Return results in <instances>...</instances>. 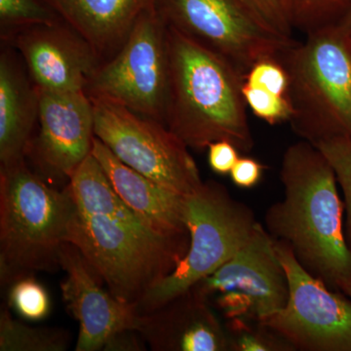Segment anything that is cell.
Segmentation results:
<instances>
[{
    "mask_svg": "<svg viewBox=\"0 0 351 351\" xmlns=\"http://www.w3.org/2000/svg\"><path fill=\"white\" fill-rule=\"evenodd\" d=\"M280 179L284 197L267 210L265 230L311 276L341 291L351 278V249L331 164L315 145L302 140L286 149Z\"/></svg>",
    "mask_w": 351,
    "mask_h": 351,
    "instance_id": "obj_1",
    "label": "cell"
},
{
    "mask_svg": "<svg viewBox=\"0 0 351 351\" xmlns=\"http://www.w3.org/2000/svg\"><path fill=\"white\" fill-rule=\"evenodd\" d=\"M167 38L165 125L189 149L228 141L239 152H250L255 144L242 93L243 76L223 57L170 25Z\"/></svg>",
    "mask_w": 351,
    "mask_h": 351,
    "instance_id": "obj_2",
    "label": "cell"
},
{
    "mask_svg": "<svg viewBox=\"0 0 351 351\" xmlns=\"http://www.w3.org/2000/svg\"><path fill=\"white\" fill-rule=\"evenodd\" d=\"M77 209L69 186L59 191L25 161L0 169V279L8 285L60 267Z\"/></svg>",
    "mask_w": 351,
    "mask_h": 351,
    "instance_id": "obj_3",
    "label": "cell"
},
{
    "mask_svg": "<svg viewBox=\"0 0 351 351\" xmlns=\"http://www.w3.org/2000/svg\"><path fill=\"white\" fill-rule=\"evenodd\" d=\"M289 76V120L302 140L316 144L351 136V47L338 25L306 34L281 55Z\"/></svg>",
    "mask_w": 351,
    "mask_h": 351,
    "instance_id": "obj_4",
    "label": "cell"
},
{
    "mask_svg": "<svg viewBox=\"0 0 351 351\" xmlns=\"http://www.w3.org/2000/svg\"><path fill=\"white\" fill-rule=\"evenodd\" d=\"M69 243L75 245L117 299L138 304L181 263L189 240L138 234L112 219L76 209Z\"/></svg>",
    "mask_w": 351,
    "mask_h": 351,
    "instance_id": "obj_5",
    "label": "cell"
},
{
    "mask_svg": "<svg viewBox=\"0 0 351 351\" xmlns=\"http://www.w3.org/2000/svg\"><path fill=\"white\" fill-rule=\"evenodd\" d=\"M184 221L189 233L186 256L137 304L147 313L184 294L216 271L241 248L258 225L250 208L233 199L225 186L203 182L186 195Z\"/></svg>",
    "mask_w": 351,
    "mask_h": 351,
    "instance_id": "obj_6",
    "label": "cell"
},
{
    "mask_svg": "<svg viewBox=\"0 0 351 351\" xmlns=\"http://www.w3.org/2000/svg\"><path fill=\"white\" fill-rule=\"evenodd\" d=\"M168 25L156 4L140 16L125 43L88 82L89 97L107 99L165 124L169 84Z\"/></svg>",
    "mask_w": 351,
    "mask_h": 351,
    "instance_id": "obj_7",
    "label": "cell"
},
{
    "mask_svg": "<svg viewBox=\"0 0 351 351\" xmlns=\"http://www.w3.org/2000/svg\"><path fill=\"white\" fill-rule=\"evenodd\" d=\"M95 136L132 169L182 195L202 186L188 145L165 124L141 117L107 99L89 97Z\"/></svg>",
    "mask_w": 351,
    "mask_h": 351,
    "instance_id": "obj_8",
    "label": "cell"
},
{
    "mask_svg": "<svg viewBox=\"0 0 351 351\" xmlns=\"http://www.w3.org/2000/svg\"><path fill=\"white\" fill-rule=\"evenodd\" d=\"M166 24L213 51L246 76L265 59L279 60L298 41L265 29L239 0H156Z\"/></svg>",
    "mask_w": 351,
    "mask_h": 351,
    "instance_id": "obj_9",
    "label": "cell"
},
{
    "mask_svg": "<svg viewBox=\"0 0 351 351\" xmlns=\"http://www.w3.org/2000/svg\"><path fill=\"white\" fill-rule=\"evenodd\" d=\"M289 285L287 304L258 322L302 350L351 351V299L332 290L300 265L292 251L276 241Z\"/></svg>",
    "mask_w": 351,
    "mask_h": 351,
    "instance_id": "obj_10",
    "label": "cell"
},
{
    "mask_svg": "<svg viewBox=\"0 0 351 351\" xmlns=\"http://www.w3.org/2000/svg\"><path fill=\"white\" fill-rule=\"evenodd\" d=\"M191 289L208 301L216 298L217 307L230 320L262 322L281 311L289 297L276 240L261 223L228 262Z\"/></svg>",
    "mask_w": 351,
    "mask_h": 351,
    "instance_id": "obj_11",
    "label": "cell"
},
{
    "mask_svg": "<svg viewBox=\"0 0 351 351\" xmlns=\"http://www.w3.org/2000/svg\"><path fill=\"white\" fill-rule=\"evenodd\" d=\"M38 91L39 132L27 156L51 177L69 180L91 154L93 104L85 91Z\"/></svg>",
    "mask_w": 351,
    "mask_h": 351,
    "instance_id": "obj_12",
    "label": "cell"
},
{
    "mask_svg": "<svg viewBox=\"0 0 351 351\" xmlns=\"http://www.w3.org/2000/svg\"><path fill=\"white\" fill-rule=\"evenodd\" d=\"M60 267L66 274L61 283L64 302L80 324L76 351L104 350L117 334L138 331L137 304L106 292L98 282L100 277L75 245L62 247Z\"/></svg>",
    "mask_w": 351,
    "mask_h": 351,
    "instance_id": "obj_13",
    "label": "cell"
},
{
    "mask_svg": "<svg viewBox=\"0 0 351 351\" xmlns=\"http://www.w3.org/2000/svg\"><path fill=\"white\" fill-rule=\"evenodd\" d=\"M14 43L32 82L45 91H85L101 64L96 51L66 23L23 27Z\"/></svg>",
    "mask_w": 351,
    "mask_h": 351,
    "instance_id": "obj_14",
    "label": "cell"
},
{
    "mask_svg": "<svg viewBox=\"0 0 351 351\" xmlns=\"http://www.w3.org/2000/svg\"><path fill=\"white\" fill-rule=\"evenodd\" d=\"M137 332L152 350L221 351L230 348V338L208 300L193 289L141 314Z\"/></svg>",
    "mask_w": 351,
    "mask_h": 351,
    "instance_id": "obj_15",
    "label": "cell"
},
{
    "mask_svg": "<svg viewBox=\"0 0 351 351\" xmlns=\"http://www.w3.org/2000/svg\"><path fill=\"white\" fill-rule=\"evenodd\" d=\"M92 156L99 161L120 198L157 237L189 240L184 221L186 195L174 193L127 166L95 136Z\"/></svg>",
    "mask_w": 351,
    "mask_h": 351,
    "instance_id": "obj_16",
    "label": "cell"
},
{
    "mask_svg": "<svg viewBox=\"0 0 351 351\" xmlns=\"http://www.w3.org/2000/svg\"><path fill=\"white\" fill-rule=\"evenodd\" d=\"M38 121V91L11 51L0 56V162L24 161Z\"/></svg>",
    "mask_w": 351,
    "mask_h": 351,
    "instance_id": "obj_17",
    "label": "cell"
},
{
    "mask_svg": "<svg viewBox=\"0 0 351 351\" xmlns=\"http://www.w3.org/2000/svg\"><path fill=\"white\" fill-rule=\"evenodd\" d=\"M99 56L115 54L156 0H45Z\"/></svg>",
    "mask_w": 351,
    "mask_h": 351,
    "instance_id": "obj_18",
    "label": "cell"
},
{
    "mask_svg": "<svg viewBox=\"0 0 351 351\" xmlns=\"http://www.w3.org/2000/svg\"><path fill=\"white\" fill-rule=\"evenodd\" d=\"M68 186L78 209L83 213L106 217L145 237L165 239L152 232L127 206L92 154L78 166Z\"/></svg>",
    "mask_w": 351,
    "mask_h": 351,
    "instance_id": "obj_19",
    "label": "cell"
},
{
    "mask_svg": "<svg viewBox=\"0 0 351 351\" xmlns=\"http://www.w3.org/2000/svg\"><path fill=\"white\" fill-rule=\"evenodd\" d=\"M71 336L57 328H34L14 319L8 309L0 313V350L64 351Z\"/></svg>",
    "mask_w": 351,
    "mask_h": 351,
    "instance_id": "obj_20",
    "label": "cell"
},
{
    "mask_svg": "<svg viewBox=\"0 0 351 351\" xmlns=\"http://www.w3.org/2000/svg\"><path fill=\"white\" fill-rule=\"evenodd\" d=\"M294 29L311 32L337 25L351 10V0H286Z\"/></svg>",
    "mask_w": 351,
    "mask_h": 351,
    "instance_id": "obj_21",
    "label": "cell"
},
{
    "mask_svg": "<svg viewBox=\"0 0 351 351\" xmlns=\"http://www.w3.org/2000/svg\"><path fill=\"white\" fill-rule=\"evenodd\" d=\"M336 173L345 197L346 239L351 249V136L339 135L316 143Z\"/></svg>",
    "mask_w": 351,
    "mask_h": 351,
    "instance_id": "obj_22",
    "label": "cell"
},
{
    "mask_svg": "<svg viewBox=\"0 0 351 351\" xmlns=\"http://www.w3.org/2000/svg\"><path fill=\"white\" fill-rule=\"evenodd\" d=\"M0 23L2 27L20 29L64 22L45 0H0Z\"/></svg>",
    "mask_w": 351,
    "mask_h": 351,
    "instance_id": "obj_23",
    "label": "cell"
},
{
    "mask_svg": "<svg viewBox=\"0 0 351 351\" xmlns=\"http://www.w3.org/2000/svg\"><path fill=\"white\" fill-rule=\"evenodd\" d=\"M9 306L25 319L41 320L49 313V295L34 276L24 277L11 284Z\"/></svg>",
    "mask_w": 351,
    "mask_h": 351,
    "instance_id": "obj_24",
    "label": "cell"
},
{
    "mask_svg": "<svg viewBox=\"0 0 351 351\" xmlns=\"http://www.w3.org/2000/svg\"><path fill=\"white\" fill-rule=\"evenodd\" d=\"M247 107L251 108L258 119L271 125L289 121L292 115V108L288 97L270 93L263 88L253 86L244 82L242 87Z\"/></svg>",
    "mask_w": 351,
    "mask_h": 351,
    "instance_id": "obj_25",
    "label": "cell"
},
{
    "mask_svg": "<svg viewBox=\"0 0 351 351\" xmlns=\"http://www.w3.org/2000/svg\"><path fill=\"white\" fill-rule=\"evenodd\" d=\"M258 22L284 38H293L292 21L286 0H239Z\"/></svg>",
    "mask_w": 351,
    "mask_h": 351,
    "instance_id": "obj_26",
    "label": "cell"
},
{
    "mask_svg": "<svg viewBox=\"0 0 351 351\" xmlns=\"http://www.w3.org/2000/svg\"><path fill=\"white\" fill-rule=\"evenodd\" d=\"M230 330L232 332L230 339V348L240 351L285 350L292 348L289 343L278 341L282 339L263 326L254 330L246 324L247 320L230 319Z\"/></svg>",
    "mask_w": 351,
    "mask_h": 351,
    "instance_id": "obj_27",
    "label": "cell"
},
{
    "mask_svg": "<svg viewBox=\"0 0 351 351\" xmlns=\"http://www.w3.org/2000/svg\"><path fill=\"white\" fill-rule=\"evenodd\" d=\"M244 82L278 96L288 97L287 71L277 59H265L254 64L245 76Z\"/></svg>",
    "mask_w": 351,
    "mask_h": 351,
    "instance_id": "obj_28",
    "label": "cell"
},
{
    "mask_svg": "<svg viewBox=\"0 0 351 351\" xmlns=\"http://www.w3.org/2000/svg\"><path fill=\"white\" fill-rule=\"evenodd\" d=\"M210 167L218 175L230 174L239 159V149L228 141H217L208 147Z\"/></svg>",
    "mask_w": 351,
    "mask_h": 351,
    "instance_id": "obj_29",
    "label": "cell"
},
{
    "mask_svg": "<svg viewBox=\"0 0 351 351\" xmlns=\"http://www.w3.org/2000/svg\"><path fill=\"white\" fill-rule=\"evenodd\" d=\"M265 167L251 157H239L230 172L233 184L241 189H251L257 186Z\"/></svg>",
    "mask_w": 351,
    "mask_h": 351,
    "instance_id": "obj_30",
    "label": "cell"
},
{
    "mask_svg": "<svg viewBox=\"0 0 351 351\" xmlns=\"http://www.w3.org/2000/svg\"><path fill=\"white\" fill-rule=\"evenodd\" d=\"M137 331H126L117 334L106 345L105 350H143L137 339Z\"/></svg>",
    "mask_w": 351,
    "mask_h": 351,
    "instance_id": "obj_31",
    "label": "cell"
},
{
    "mask_svg": "<svg viewBox=\"0 0 351 351\" xmlns=\"http://www.w3.org/2000/svg\"><path fill=\"white\" fill-rule=\"evenodd\" d=\"M337 25H338L341 31L346 32V34H351V10L346 14V17Z\"/></svg>",
    "mask_w": 351,
    "mask_h": 351,
    "instance_id": "obj_32",
    "label": "cell"
},
{
    "mask_svg": "<svg viewBox=\"0 0 351 351\" xmlns=\"http://www.w3.org/2000/svg\"><path fill=\"white\" fill-rule=\"evenodd\" d=\"M341 291L351 299V278L341 285Z\"/></svg>",
    "mask_w": 351,
    "mask_h": 351,
    "instance_id": "obj_33",
    "label": "cell"
},
{
    "mask_svg": "<svg viewBox=\"0 0 351 351\" xmlns=\"http://www.w3.org/2000/svg\"><path fill=\"white\" fill-rule=\"evenodd\" d=\"M348 38H350V47H351V34H348Z\"/></svg>",
    "mask_w": 351,
    "mask_h": 351,
    "instance_id": "obj_34",
    "label": "cell"
}]
</instances>
